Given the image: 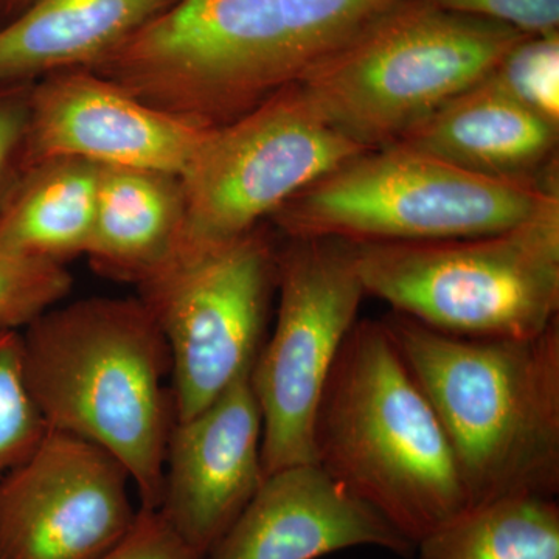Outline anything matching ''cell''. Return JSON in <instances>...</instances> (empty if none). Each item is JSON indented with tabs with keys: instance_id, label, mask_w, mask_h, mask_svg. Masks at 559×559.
<instances>
[{
	"instance_id": "obj_15",
	"label": "cell",
	"mask_w": 559,
	"mask_h": 559,
	"mask_svg": "<svg viewBox=\"0 0 559 559\" xmlns=\"http://www.w3.org/2000/svg\"><path fill=\"white\" fill-rule=\"evenodd\" d=\"M558 140L559 127L484 79L396 143L487 178L536 180L558 173Z\"/></svg>"
},
{
	"instance_id": "obj_11",
	"label": "cell",
	"mask_w": 559,
	"mask_h": 559,
	"mask_svg": "<svg viewBox=\"0 0 559 559\" xmlns=\"http://www.w3.org/2000/svg\"><path fill=\"white\" fill-rule=\"evenodd\" d=\"M130 473L108 451L49 430L0 481V559H98L139 510Z\"/></svg>"
},
{
	"instance_id": "obj_19",
	"label": "cell",
	"mask_w": 559,
	"mask_h": 559,
	"mask_svg": "<svg viewBox=\"0 0 559 559\" xmlns=\"http://www.w3.org/2000/svg\"><path fill=\"white\" fill-rule=\"evenodd\" d=\"M412 559H559L558 499L520 496L471 507L419 539Z\"/></svg>"
},
{
	"instance_id": "obj_25",
	"label": "cell",
	"mask_w": 559,
	"mask_h": 559,
	"mask_svg": "<svg viewBox=\"0 0 559 559\" xmlns=\"http://www.w3.org/2000/svg\"><path fill=\"white\" fill-rule=\"evenodd\" d=\"M31 84H0V178L24 145L31 114Z\"/></svg>"
},
{
	"instance_id": "obj_1",
	"label": "cell",
	"mask_w": 559,
	"mask_h": 559,
	"mask_svg": "<svg viewBox=\"0 0 559 559\" xmlns=\"http://www.w3.org/2000/svg\"><path fill=\"white\" fill-rule=\"evenodd\" d=\"M396 0H175L92 72L139 100L216 128L320 61Z\"/></svg>"
},
{
	"instance_id": "obj_23",
	"label": "cell",
	"mask_w": 559,
	"mask_h": 559,
	"mask_svg": "<svg viewBox=\"0 0 559 559\" xmlns=\"http://www.w3.org/2000/svg\"><path fill=\"white\" fill-rule=\"evenodd\" d=\"M443 9L498 22L522 35L559 33V0H436Z\"/></svg>"
},
{
	"instance_id": "obj_3",
	"label": "cell",
	"mask_w": 559,
	"mask_h": 559,
	"mask_svg": "<svg viewBox=\"0 0 559 559\" xmlns=\"http://www.w3.org/2000/svg\"><path fill=\"white\" fill-rule=\"evenodd\" d=\"M21 347L47 428L108 451L130 473L139 509H159L175 409L170 352L146 305H57L21 331Z\"/></svg>"
},
{
	"instance_id": "obj_7",
	"label": "cell",
	"mask_w": 559,
	"mask_h": 559,
	"mask_svg": "<svg viewBox=\"0 0 559 559\" xmlns=\"http://www.w3.org/2000/svg\"><path fill=\"white\" fill-rule=\"evenodd\" d=\"M353 246L366 294L429 329L522 340L559 320V202L480 237Z\"/></svg>"
},
{
	"instance_id": "obj_5",
	"label": "cell",
	"mask_w": 559,
	"mask_h": 559,
	"mask_svg": "<svg viewBox=\"0 0 559 559\" xmlns=\"http://www.w3.org/2000/svg\"><path fill=\"white\" fill-rule=\"evenodd\" d=\"M524 36L436 0H396L299 84L342 134L382 148L484 80Z\"/></svg>"
},
{
	"instance_id": "obj_18",
	"label": "cell",
	"mask_w": 559,
	"mask_h": 559,
	"mask_svg": "<svg viewBox=\"0 0 559 559\" xmlns=\"http://www.w3.org/2000/svg\"><path fill=\"white\" fill-rule=\"evenodd\" d=\"M100 165L50 159L0 210V249L66 266L86 255L94 229Z\"/></svg>"
},
{
	"instance_id": "obj_9",
	"label": "cell",
	"mask_w": 559,
	"mask_h": 559,
	"mask_svg": "<svg viewBox=\"0 0 559 559\" xmlns=\"http://www.w3.org/2000/svg\"><path fill=\"white\" fill-rule=\"evenodd\" d=\"M278 249L257 227L171 261L140 285L171 359L175 421L200 414L248 377L264 344Z\"/></svg>"
},
{
	"instance_id": "obj_13",
	"label": "cell",
	"mask_w": 559,
	"mask_h": 559,
	"mask_svg": "<svg viewBox=\"0 0 559 559\" xmlns=\"http://www.w3.org/2000/svg\"><path fill=\"white\" fill-rule=\"evenodd\" d=\"M263 479V421L248 374L200 414L175 421L157 510L207 557Z\"/></svg>"
},
{
	"instance_id": "obj_17",
	"label": "cell",
	"mask_w": 559,
	"mask_h": 559,
	"mask_svg": "<svg viewBox=\"0 0 559 559\" xmlns=\"http://www.w3.org/2000/svg\"><path fill=\"white\" fill-rule=\"evenodd\" d=\"M182 221L179 176L102 167L86 257L100 274L143 285L175 259Z\"/></svg>"
},
{
	"instance_id": "obj_12",
	"label": "cell",
	"mask_w": 559,
	"mask_h": 559,
	"mask_svg": "<svg viewBox=\"0 0 559 559\" xmlns=\"http://www.w3.org/2000/svg\"><path fill=\"white\" fill-rule=\"evenodd\" d=\"M209 130L153 108L92 70L73 69L32 87L24 148L28 165L80 159L180 178Z\"/></svg>"
},
{
	"instance_id": "obj_21",
	"label": "cell",
	"mask_w": 559,
	"mask_h": 559,
	"mask_svg": "<svg viewBox=\"0 0 559 559\" xmlns=\"http://www.w3.org/2000/svg\"><path fill=\"white\" fill-rule=\"evenodd\" d=\"M485 79L559 127V33L524 36Z\"/></svg>"
},
{
	"instance_id": "obj_24",
	"label": "cell",
	"mask_w": 559,
	"mask_h": 559,
	"mask_svg": "<svg viewBox=\"0 0 559 559\" xmlns=\"http://www.w3.org/2000/svg\"><path fill=\"white\" fill-rule=\"evenodd\" d=\"M98 559H207L189 546L159 510L139 509L128 535Z\"/></svg>"
},
{
	"instance_id": "obj_6",
	"label": "cell",
	"mask_w": 559,
	"mask_h": 559,
	"mask_svg": "<svg viewBox=\"0 0 559 559\" xmlns=\"http://www.w3.org/2000/svg\"><path fill=\"white\" fill-rule=\"evenodd\" d=\"M555 202L558 173L536 180L487 178L392 143L341 165L271 219L288 238L429 242L507 230Z\"/></svg>"
},
{
	"instance_id": "obj_16",
	"label": "cell",
	"mask_w": 559,
	"mask_h": 559,
	"mask_svg": "<svg viewBox=\"0 0 559 559\" xmlns=\"http://www.w3.org/2000/svg\"><path fill=\"white\" fill-rule=\"evenodd\" d=\"M175 0H32L0 28V84L90 69Z\"/></svg>"
},
{
	"instance_id": "obj_2",
	"label": "cell",
	"mask_w": 559,
	"mask_h": 559,
	"mask_svg": "<svg viewBox=\"0 0 559 559\" xmlns=\"http://www.w3.org/2000/svg\"><path fill=\"white\" fill-rule=\"evenodd\" d=\"M444 430L468 509L559 492V320L522 340L381 319Z\"/></svg>"
},
{
	"instance_id": "obj_20",
	"label": "cell",
	"mask_w": 559,
	"mask_h": 559,
	"mask_svg": "<svg viewBox=\"0 0 559 559\" xmlns=\"http://www.w3.org/2000/svg\"><path fill=\"white\" fill-rule=\"evenodd\" d=\"M47 432L25 380L21 331H0V481L35 451Z\"/></svg>"
},
{
	"instance_id": "obj_8",
	"label": "cell",
	"mask_w": 559,
	"mask_h": 559,
	"mask_svg": "<svg viewBox=\"0 0 559 559\" xmlns=\"http://www.w3.org/2000/svg\"><path fill=\"white\" fill-rule=\"evenodd\" d=\"M366 151L316 109L299 83L210 128L180 176L183 221L175 259L249 234Z\"/></svg>"
},
{
	"instance_id": "obj_22",
	"label": "cell",
	"mask_w": 559,
	"mask_h": 559,
	"mask_svg": "<svg viewBox=\"0 0 559 559\" xmlns=\"http://www.w3.org/2000/svg\"><path fill=\"white\" fill-rule=\"evenodd\" d=\"M72 289L62 264L0 249V331H22Z\"/></svg>"
},
{
	"instance_id": "obj_14",
	"label": "cell",
	"mask_w": 559,
	"mask_h": 559,
	"mask_svg": "<svg viewBox=\"0 0 559 559\" xmlns=\"http://www.w3.org/2000/svg\"><path fill=\"white\" fill-rule=\"evenodd\" d=\"M374 547L412 559L414 543L316 462L264 474L207 559H320Z\"/></svg>"
},
{
	"instance_id": "obj_26",
	"label": "cell",
	"mask_w": 559,
	"mask_h": 559,
	"mask_svg": "<svg viewBox=\"0 0 559 559\" xmlns=\"http://www.w3.org/2000/svg\"><path fill=\"white\" fill-rule=\"evenodd\" d=\"M7 2H9L10 5H28L32 0H7Z\"/></svg>"
},
{
	"instance_id": "obj_10",
	"label": "cell",
	"mask_w": 559,
	"mask_h": 559,
	"mask_svg": "<svg viewBox=\"0 0 559 559\" xmlns=\"http://www.w3.org/2000/svg\"><path fill=\"white\" fill-rule=\"evenodd\" d=\"M278 311L252 371L263 421L264 474L314 462L312 426L342 345L367 296L355 246L289 238L278 250Z\"/></svg>"
},
{
	"instance_id": "obj_4",
	"label": "cell",
	"mask_w": 559,
	"mask_h": 559,
	"mask_svg": "<svg viewBox=\"0 0 559 559\" xmlns=\"http://www.w3.org/2000/svg\"><path fill=\"white\" fill-rule=\"evenodd\" d=\"M314 462L411 543L468 510L433 407L381 320H358L312 426Z\"/></svg>"
}]
</instances>
